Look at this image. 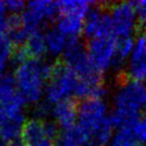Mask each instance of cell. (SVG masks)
I'll use <instances>...</instances> for the list:
<instances>
[{"mask_svg":"<svg viewBox=\"0 0 146 146\" xmlns=\"http://www.w3.org/2000/svg\"><path fill=\"white\" fill-rule=\"evenodd\" d=\"M77 125L89 138V146L108 145L113 136L109 107L103 99H86L78 107Z\"/></svg>","mask_w":146,"mask_h":146,"instance_id":"obj_1","label":"cell"},{"mask_svg":"<svg viewBox=\"0 0 146 146\" xmlns=\"http://www.w3.org/2000/svg\"><path fill=\"white\" fill-rule=\"evenodd\" d=\"M53 71L51 63L42 59L29 58L17 64L13 78L25 103L37 104L41 101Z\"/></svg>","mask_w":146,"mask_h":146,"instance_id":"obj_2","label":"cell"},{"mask_svg":"<svg viewBox=\"0 0 146 146\" xmlns=\"http://www.w3.org/2000/svg\"><path fill=\"white\" fill-rule=\"evenodd\" d=\"M146 85L141 82L128 80L121 83L113 96L111 119L114 126L131 128L143 111Z\"/></svg>","mask_w":146,"mask_h":146,"instance_id":"obj_3","label":"cell"},{"mask_svg":"<svg viewBox=\"0 0 146 146\" xmlns=\"http://www.w3.org/2000/svg\"><path fill=\"white\" fill-rule=\"evenodd\" d=\"M79 84L80 77H78L72 70L67 67H56L47 83L45 101L53 105L70 99L73 96L76 97Z\"/></svg>","mask_w":146,"mask_h":146,"instance_id":"obj_4","label":"cell"},{"mask_svg":"<svg viewBox=\"0 0 146 146\" xmlns=\"http://www.w3.org/2000/svg\"><path fill=\"white\" fill-rule=\"evenodd\" d=\"M117 41L112 37L90 40L86 50L92 65L99 74L119 66L117 60Z\"/></svg>","mask_w":146,"mask_h":146,"instance_id":"obj_5","label":"cell"},{"mask_svg":"<svg viewBox=\"0 0 146 146\" xmlns=\"http://www.w3.org/2000/svg\"><path fill=\"white\" fill-rule=\"evenodd\" d=\"M58 11V4L54 1L34 0L26 5L20 20L27 31L32 33L41 30V27L55 18Z\"/></svg>","mask_w":146,"mask_h":146,"instance_id":"obj_6","label":"cell"},{"mask_svg":"<svg viewBox=\"0 0 146 146\" xmlns=\"http://www.w3.org/2000/svg\"><path fill=\"white\" fill-rule=\"evenodd\" d=\"M112 34L118 38L131 37L138 25L134 2H117L109 11Z\"/></svg>","mask_w":146,"mask_h":146,"instance_id":"obj_7","label":"cell"},{"mask_svg":"<svg viewBox=\"0 0 146 146\" xmlns=\"http://www.w3.org/2000/svg\"><path fill=\"white\" fill-rule=\"evenodd\" d=\"M66 67L82 79L100 75L95 70L88 56L86 48L78 40H71L63 54Z\"/></svg>","mask_w":146,"mask_h":146,"instance_id":"obj_8","label":"cell"},{"mask_svg":"<svg viewBox=\"0 0 146 146\" xmlns=\"http://www.w3.org/2000/svg\"><path fill=\"white\" fill-rule=\"evenodd\" d=\"M83 33L90 40L111 37L112 24L109 13L93 7L84 19Z\"/></svg>","mask_w":146,"mask_h":146,"instance_id":"obj_9","label":"cell"},{"mask_svg":"<svg viewBox=\"0 0 146 146\" xmlns=\"http://www.w3.org/2000/svg\"><path fill=\"white\" fill-rule=\"evenodd\" d=\"M126 74L132 81H146V33L139 34L134 40L133 51L126 64Z\"/></svg>","mask_w":146,"mask_h":146,"instance_id":"obj_10","label":"cell"},{"mask_svg":"<svg viewBox=\"0 0 146 146\" xmlns=\"http://www.w3.org/2000/svg\"><path fill=\"white\" fill-rule=\"evenodd\" d=\"M58 135L57 126L52 122H44L39 118H32L25 122L21 137L24 144L34 146L45 140H49Z\"/></svg>","mask_w":146,"mask_h":146,"instance_id":"obj_11","label":"cell"},{"mask_svg":"<svg viewBox=\"0 0 146 146\" xmlns=\"http://www.w3.org/2000/svg\"><path fill=\"white\" fill-rule=\"evenodd\" d=\"M51 115L55 123L63 128L75 125L78 116V107L71 99L64 100L53 104L51 107Z\"/></svg>","mask_w":146,"mask_h":146,"instance_id":"obj_12","label":"cell"},{"mask_svg":"<svg viewBox=\"0 0 146 146\" xmlns=\"http://www.w3.org/2000/svg\"><path fill=\"white\" fill-rule=\"evenodd\" d=\"M89 144L88 136L78 125L63 128L57 135L56 146H89Z\"/></svg>","mask_w":146,"mask_h":146,"instance_id":"obj_13","label":"cell"},{"mask_svg":"<svg viewBox=\"0 0 146 146\" xmlns=\"http://www.w3.org/2000/svg\"><path fill=\"white\" fill-rule=\"evenodd\" d=\"M83 27L84 19L72 15L61 14L55 28L71 41L77 40V37L83 32Z\"/></svg>","mask_w":146,"mask_h":146,"instance_id":"obj_14","label":"cell"},{"mask_svg":"<svg viewBox=\"0 0 146 146\" xmlns=\"http://www.w3.org/2000/svg\"><path fill=\"white\" fill-rule=\"evenodd\" d=\"M57 4L61 14L72 15V16L85 19L87 14L93 8L92 5L94 3L86 0H63Z\"/></svg>","mask_w":146,"mask_h":146,"instance_id":"obj_15","label":"cell"},{"mask_svg":"<svg viewBox=\"0 0 146 146\" xmlns=\"http://www.w3.org/2000/svg\"><path fill=\"white\" fill-rule=\"evenodd\" d=\"M45 39H46L47 53L54 57L64 54L70 42V40H68L56 28L47 31L45 33Z\"/></svg>","mask_w":146,"mask_h":146,"instance_id":"obj_16","label":"cell"},{"mask_svg":"<svg viewBox=\"0 0 146 146\" xmlns=\"http://www.w3.org/2000/svg\"><path fill=\"white\" fill-rule=\"evenodd\" d=\"M25 49L30 58L40 59V57L47 53L46 39L44 33L41 30L30 33L25 43Z\"/></svg>","mask_w":146,"mask_h":146,"instance_id":"obj_17","label":"cell"},{"mask_svg":"<svg viewBox=\"0 0 146 146\" xmlns=\"http://www.w3.org/2000/svg\"><path fill=\"white\" fill-rule=\"evenodd\" d=\"M20 97L13 76L5 74L0 77V103L12 101Z\"/></svg>","mask_w":146,"mask_h":146,"instance_id":"obj_18","label":"cell"},{"mask_svg":"<svg viewBox=\"0 0 146 146\" xmlns=\"http://www.w3.org/2000/svg\"><path fill=\"white\" fill-rule=\"evenodd\" d=\"M29 35H30V33L23 26L20 18H18L16 16H13L10 30H9L8 34L6 36V38L10 41L11 44H15V45L25 44Z\"/></svg>","mask_w":146,"mask_h":146,"instance_id":"obj_19","label":"cell"},{"mask_svg":"<svg viewBox=\"0 0 146 146\" xmlns=\"http://www.w3.org/2000/svg\"><path fill=\"white\" fill-rule=\"evenodd\" d=\"M137 142L131 128H121L113 134L108 146H137Z\"/></svg>","mask_w":146,"mask_h":146,"instance_id":"obj_20","label":"cell"},{"mask_svg":"<svg viewBox=\"0 0 146 146\" xmlns=\"http://www.w3.org/2000/svg\"><path fill=\"white\" fill-rule=\"evenodd\" d=\"M134 47V40L132 37H126V38H120L117 40V60L119 66L125 61H128Z\"/></svg>","mask_w":146,"mask_h":146,"instance_id":"obj_21","label":"cell"},{"mask_svg":"<svg viewBox=\"0 0 146 146\" xmlns=\"http://www.w3.org/2000/svg\"><path fill=\"white\" fill-rule=\"evenodd\" d=\"M12 56L10 41L6 37L0 38V77L5 75V70Z\"/></svg>","mask_w":146,"mask_h":146,"instance_id":"obj_22","label":"cell"},{"mask_svg":"<svg viewBox=\"0 0 146 146\" xmlns=\"http://www.w3.org/2000/svg\"><path fill=\"white\" fill-rule=\"evenodd\" d=\"M131 130L135 136L136 140L142 144H145L146 146V116L140 117L133 126Z\"/></svg>","mask_w":146,"mask_h":146,"instance_id":"obj_23","label":"cell"},{"mask_svg":"<svg viewBox=\"0 0 146 146\" xmlns=\"http://www.w3.org/2000/svg\"><path fill=\"white\" fill-rule=\"evenodd\" d=\"M134 4H135L138 25L146 30V0L134 2Z\"/></svg>","mask_w":146,"mask_h":146,"instance_id":"obj_24","label":"cell"},{"mask_svg":"<svg viewBox=\"0 0 146 146\" xmlns=\"http://www.w3.org/2000/svg\"><path fill=\"white\" fill-rule=\"evenodd\" d=\"M6 6H7V12H10L16 16V14L22 12L26 8V5L23 1L21 0H8L6 1Z\"/></svg>","mask_w":146,"mask_h":146,"instance_id":"obj_25","label":"cell"},{"mask_svg":"<svg viewBox=\"0 0 146 146\" xmlns=\"http://www.w3.org/2000/svg\"><path fill=\"white\" fill-rule=\"evenodd\" d=\"M11 23H12V17H7L6 14L0 15V38L6 37L10 30Z\"/></svg>","mask_w":146,"mask_h":146,"instance_id":"obj_26","label":"cell"},{"mask_svg":"<svg viewBox=\"0 0 146 146\" xmlns=\"http://www.w3.org/2000/svg\"><path fill=\"white\" fill-rule=\"evenodd\" d=\"M51 107L52 106L49 103H47L46 101L39 102L35 106V114H36L39 119H41L42 117H45L48 114H51Z\"/></svg>","mask_w":146,"mask_h":146,"instance_id":"obj_27","label":"cell"},{"mask_svg":"<svg viewBox=\"0 0 146 146\" xmlns=\"http://www.w3.org/2000/svg\"><path fill=\"white\" fill-rule=\"evenodd\" d=\"M6 12H7L6 1H2V0H0V15L6 14Z\"/></svg>","mask_w":146,"mask_h":146,"instance_id":"obj_28","label":"cell"},{"mask_svg":"<svg viewBox=\"0 0 146 146\" xmlns=\"http://www.w3.org/2000/svg\"><path fill=\"white\" fill-rule=\"evenodd\" d=\"M34 146H55V145L52 144V142L49 141V140H45V141L40 142V143L36 144V145H34Z\"/></svg>","mask_w":146,"mask_h":146,"instance_id":"obj_29","label":"cell"},{"mask_svg":"<svg viewBox=\"0 0 146 146\" xmlns=\"http://www.w3.org/2000/svg\"><path fill=\"white\" fill-rule=\"evenodd\" d=\"M7 146H26V144L24 143H20V142L16 141V142H13V143H10L8 144Z\"/></svg>","mask_w":146,"mask_h":146,"instance_id":"obj_30","label":"cell"},{"mask_svg":"<svg viewBox=\"0 0 146 146\" xmlns=\"http://www.w3.org/2000/svg\"><path fill=\"white\" fill-rule=\"evenodd\" d=\"M143 111L146 113V91H145V95H144V103H143Z\"/></svg>","mask_w":146,"mask_h":146,"instance_id":"obj_31","label":"cell"},{"mask_svg":"<svg viewBox=\"0 0 146 146\" xmlns=\"http://www.w3.org/2000/svg\"><path fill=\"white\" fill-rule=\"evenodd\" d=\"M0 146H5V145H3L2 143H0Z\"/></svg>","mask_w":146,"mask_h":146,"instance_id":"obj_32","label":"cell"}]
</instances>
